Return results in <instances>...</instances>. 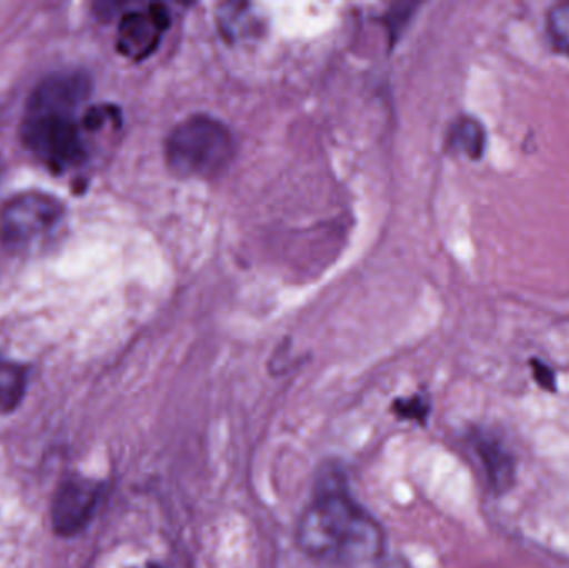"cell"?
I'll return each mask as SVG.
<instances>
[{
  "label": "cell",
  "instance_id": "6da1fadb",
  "mask_svg": "<svg viewBox=\"0 0 569 568\" xmlns=\"http://www.w3.org/2000/svg\"><path fill=\"white\" fill-rule=\"evenodd\" d=\"M297 544L311 559L361 566L383 554L385 532L355 499L343 474L327 469L318 477L310 504L298 520Z\"/></svg>",
  "mask_w": 569,
  "mask_h": 568
},
{
  "label": "cell",
  "instance_id": "7a4b0ae2",
  "mask_svg": "<svg viewBox=\"0 0 569 568\" xmlns=\"http://www.w3.org/2000/svg\"><path fill=\"white\" fill-rule=\"evenodd\" d=\"M90 93L82 70L50 73L30 93L20 126L26 149L56 173L77 169L87 160V143L77 109Z\"/></svg>",
  "mask_w": 569,
  "mask_h": 568
},
{
  "label": "cell",
  "instance_id": "3957f363",
  "mask_svg": "<svg viewBox=\"0 0 569 568\" xmlns=\"http://www.w3.org/2000/svg\"><path fill=\"white\" fill-rule=\"evenodd\" d=\"M233 152L229 127L203 113L177 123L166 140L167 166L180 177H217L229 169Z\"/></svg>",
  "mask_w": 569,
  "mask_h": 568
},
{
  "label": "cell",
  "instance_id": "277c9868",
  "mask_svg": "<svg viewBox=\"0 0 569 568\" xmlns=\"http://www.w3.org/2000/svg\"><path fill=\"white\" fill-rule=\"evenodd\" d=\"M62 202L49 193H17L0 207V242L10 252H30L49 242L63 222Z\"/></svg>",
  "mask_w": 569,
  "mask_h": 568
},
{
  "label": "cell",
  "instance_id": "5b68a950",
  "mask_svg": "<svg viewBox=\"0 0 569 568\" xmlns=\"http://www.w3.org/2000/svg\"><path fill=\"white\" fill-rule=\"evenodd\" d=\"M103 486L86 477L67 479L53 496L52 526L59 536L72 537L82 532L102 499Z\"/></svg>",
  "mask_w": 569,
  "mask_h": 568
},
{
  "label": "cell",
  "instance_id": "8992f818",
  "mask_svg": "<svg viewBox=\"0 0 569 568\" xmlns=\"http://www.w3.org/2000/svg\"><path fill=\"white\" fill-rule=\"evenodd\" d=\"M169 23V12L160 3L123 13L117 33V49L129 59H147L150 53L156 52Z\"/></svg>",
  "mask_w": 569,
  "mask_h": 568
},
{
  "label": "cell",
  "instance_id": "52a82bcc",
  "mask_svg": "<svg viewBox=\"0 0 569 568\" xmlns=\"http://www.w3.org/2000/svg\"><path fill=\"white\" fill-rule=\"evenodd\" d=\"M471 447L480 459L488 487L497 496L513 489L517 482V459L501 437L487 429H475L470 436Z\"/></svg>",
  "mask_w": 569,
  "mask_h": 568
},
{
  "label": "cell",
  "instance_id": "ba28073f",
  "mask_svg": "<svg viewBox=\"0 0 569 568\" xmlns=\"http://www.w3.org/2000/svg\"><path fill=\"white\" fill-rule=\"evenodd\" d=\"M450 147L470 159H481L487 147V132L478 120L465 117L455 122L450 130Z\"/></svg>",
  "mask_w": 569,
  "mask_h": 568
},
{
  "label": "cell",
  "instance_id": "9c48e42d",
  "mask_svg": "<svg viewBox=\"0 0 569 568\" xmlns=\"http://www.w3.org/2000/svg\"><path fill=\"white\" fill-rule=\"evenodd\" d=\"M26 387V369L12 360L0 357V413L10 412L19 406Z\"/></svg>",
  "mask_w": 569,
  "mask_h": 568
},
{
  "label": "cell",
  "instance_id": "30bf717a",
  "mask_svg": "<svg viewBox=\"0 0 569 568\" xmlns=\"http://www.w3.org/2000/svg\"><path fill=\"white\" fill-rule=\"evenodd\" d=\"M548 32L555 47L569 56V2L558 3L548 13Z\"/></svg>",
  "mask_w": 569,
  "mask_h": 568
},
{
  "label": "cell",
  "instance_id": "8fae6325",
  "mask_svg": "<svg viewBox=\"0 0 569 568\" xmlns=\"http://www.w3.org/2000/svg\"><path fill=\"white\" fill-rule=\"evenodd\" d=\"M395 416L407 422L427 423L430 416V403L423 396L408 397V399H397L391 406Z\"/></svg>",
  "mask_w": 569,
  "mask_h": 568
},
{
  "label": "cell",
  "instance_id": "7c38bea8",
  "mask_svg": "<svg viewBox=\"0 0 569 568\" xmlns=\"http://www.w3.org/2000/svg\"><path fill=\"white\" fill-rule=\"evenodd\" d=\"M533 370H535V379L538 380L543 389L555 390V373L550 367L545 366V363L538 362V360H533Z\"/></svg>",
  "mask_w": 569,
  "mask_h": 568
},
{
  "label": "cell",
  "instance_id": "4fadbf2b",
  "mask_svg": "<svg viewBox=\"0 0 569 568\" xmlns=\"http://www.w3.org/2000/svg\"><path fill=\"white\" fill-rule=\"evenodd\" d=\"M149 568H162V567H159V566H150Z\"/></svg>",
  "mask_w": 569,
  "mask_h": 568
}]
</instances>
